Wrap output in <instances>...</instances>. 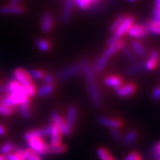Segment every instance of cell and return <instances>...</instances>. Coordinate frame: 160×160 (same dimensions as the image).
<instances>
[{"instance_id":"cell-34","label":"cell","mask_w":160,"mask_h":160,"mask_svg":"<svg viewBox=\"0 0 160 160\" xmlns=\"http://www.w3.org/2000/svg\"><path fill=\"white\" fill-rule=\"evenodd\" d=\"M126 14H121L119 16H118V17L116 18L114 21L111 22V24H110V26H109V30L113 33L115 30L118 29L120 25H121V23L124 22V20L126 19Z\"/></svg>"},{"instance_id":"cell-35","label":"cell","mask_w":160,"mask_h":160,"mask_svg":"<svg viewBox=\"0 0 160 160\" xmlns=\"http://www.w3.org/2000/svg\"><path fill=\"white\" fill-rule=\"evenodd\" d=\"M13 149H14V144L12 142H5L1 146L0 152H1V154L4 155V156H7L8 154L12 153Z\"/></svg>"},{"instance_id":"cell-50","label":"cell","mask_w":160,"mask_h":160,"mask_svg":"<svg viewBox=\"0 0 160 160\" xmlns=\"http://www.w3.org/2000/svg\"><path fill=\"white\" fill-rule=\"evenodd\" d=\"M0 86H2V85H1V83H0Z\"/></svg>"},{"instance_id":"cell-39","label":"cell","mask_w":160,"mask_h":160,"mask_svg":"<svg viewBox=\"0 0 160 160\" xmlns=\"http://www.w3.org/2000/svg\"><path fill=\"white\" fill-rule=\"evenodd\" d=\"M110 135L116 142H120L122 140V136L118 129H110Z\"/></svg>"},{"instance_id":"cell-33","label":"cell","mask_w":160,"mask_h":160,"mask_svg":"<svg viewBox=\"0 0 160 160\" xmlns=\"http://www.w3.org/2000/svg\"><path fill=\"white\" fill-rule=\"evenodd\" d=\"M151 20L160 23V0H154V6L152 9Z\"/></svg>"},{"instance_id":"cell-41","label":"cell","mask_w":160,"mask_h":160,"mask_svg":"<svg viewBox=\"0 0 160 160\" xmlns=\"http://www.w3.org/2000/svg\"><path fill=\"white\" fill-rule=\"evenodd\" d=\"M153 155L155 159L160 160V142H157L153 147Z\"/></svg>"},{"instance_id":"cell-5","label":"cell","mask_w":160,"mask_h":160,"mask_svg":"<svg viewBox=\"0 0 160 160\" xmlns=\"http://www.w3.org/2000/svg\"><path fill=\"white\" fill-rule=\"evenodd\" d=\"M80 73H81V68L79 64H72L61 69L56 75V78L60 81H66L77 77Z\"/></svg>"},{"instance_id":"cell-45","label":"cell","mask_w":160,"mask_h":160,"mask_svg":"<svg viewBox=\"0 0 160 160\" xmlns=\"http://www.w3.org/2000/svg\"><path fill=\"white\" fill-rule=\"evenodd\" d=\"M22 0H8L9 5H20Z\"/></svg>"},{"instance_id":"cell-1","label":"cell","mask_w":160,"mask_h":160,"mask_svg":"<svg viewBox=\"0 0 160 160\" xmlns=\"http://www.w3.org/2000/svg\"><path fill=\"white\" fill-rule=\"evenodd\" d=\"M79 65L81 68V72L83 73L84 78L86 79L87 90H88V93H89L92 103L95 107H100L102 105V95H101L99 86L96 83L95 73L93 72L92 66L90 64L89 61L86 59H83Z\"/></svg>"},{"instance_id":"cell-23","label":"cell","mask_w":160,"mask_h":160,"mask_svg":"<svg viewBox=\"0 0 160 160\" xmlns=\"http://www.w3.org/2000/svg\"><path fill=\"white\" fill-rule=\"evenodd\" d=\"M35 46L37 47L38 50L43 52H46L50 51L52 47L51 42L49 40L46 39V38H38L36 40Z\"/></svg>"},{"instance_id":"cell-10","label":"cell","mask_w":160,"mask_h":160,"mask_svg":"<svg viewBox=\"0 0 160 160\" xmlns=\"http://www.w3.org/2000/svg\"><path fill=\"white\" fill-rule=\"evenodd\" d=\"M74 0H65L62 6V10L61 13V22L62 24H68L70 22L72 13L75 8Z\"/></svg>"},{"instance_id":"cell-3","label":"cell","mask_w":160,"mask_h":160,"mask_svg":"<svg viewBox=\"0 0 160 160\" xmlns=\"http://www.w3.org/2000/svg\"><path fill=\"white\" fill-rule=\"evenodd\" d=\"M134 23V18L132 15H126V19L124 20V22L121 23L119 27L113 32L112 36L109 38L107 41V46H109L111 44H114L117 41L122 39V38L127 34L128 30L130 29L132 24Z\"/></svg>"},{"instance_id":"cell-37","label":"cell","mask_w":160,"mask_h":160,"mask_svg":"<svg viewBox=\"0 0 160 160\" xmlns=\"http://www.w3.org/2000/svg\"><path fill=\"white\" fill-rule=\"evenodd\" d=\"M13 113V109L6 107L5 105H3L2 103H0V116H11Z\"/></svg>"},{"instance_id":"cell-8","label":"cell","mask_w":160,"mask_h":160,"mask_svg":"<svg viewBox=\"0 0 160 160\" xmlns=\"http://www.w3.org/2000/svg\"><path fill=\"white\" fill-rule=\"evenodd\" d=\"M46 129L47 136H49L50 138V145L54 146V145H58L62 143V134L61 129L56 125L51 123L47 127H46Z\"/></svg>"},{"instance_id":"cell-12","label":"cell","mask_w":160,"mask_h":160,"mask_svg":"<svg viewBox=\"0 0 160 160\" xmlns=\"http://www.w3.org/2000/svg\"><path fill=\"white\" fill-rule=\"evenodd\" d=\"M51 123L56 125L61 129L62 135H69L71 133V132H72V129L66 124V122L62 118V117L60 114L56 113V112L52 113Z\"/></svg>"},{"instance_id":"cell-9","label":"cell","mask_w":160,"mask_h":160,"mask_svg":"<svg viewBox=\"0 0 160 160\" xmlns=\"http://www.w3.org/2000/svg\"><path fill=\"white\" fill-rule=\"evenodd\" d=\"M6 93H12L14 95H17L20 97L24 98H29L28 95L26 90L24 89L21 84H19L17 81H15L14 79L10 80L7 84L6 85Z\"/></svg>"},{"instance_id":"cell-16","label":"cell","mask_w":160,"mask_h":160,"mask_svg":"<svg viewBox=\"0 0 160 160\" xmlns=\"http://www.w3.org/2000/svg\"><path fill=\"white\" fill-rule=\"evenodd\" d=\"M98 122L102 126L109 127L110 129H118L122 126V122L119 119L110 118L108 117H100L98 118Z\"/></svg>"},{"instance_id":"cell-48","label":"cell","mask_w":160,"mask_h":160,"mask_svg":"<svg viewBox=\"0 0 160 160\" xmlns=\"http://www.w3.org/2000/svg\"><path fill=\"white\" fill-rule=\"evenodd\" d=\"M127 1H129V2H135L136 0H127Z\"/></svg>"},{"instance_id":"cell-36","label":"cell","mask_w":160,"mask_h":160,"mask_svg":"<svg viewBox=\"0 0 160 160\" xmlns=\"http://www.w3.org/2000/svg\"><path fill=\"white\" fill-rule=\"evenodd\" d=\"M28 73H29V77L31 78V79H34V80L42 79V78H43V77H44V75H45L44 71L39 69H30V70L28 71Z\"/></svg>"},{"instance_id":"cell-47","label":"cell","mask_w":160,"mask_h":160,"mask_svg":"<svg viewBox=\"0 0 160 160\" xmlns=\"http://www.w3.org/2000/svg\"><path fill=\"white\" fill-rule=\"evenodd\" d=\"M0 160H6V156H4V155L0 154Z\"/></svg>"},{"instance_id":"cell-30","label":"cell","mask_w":160,"mask_h":160,"mask_svg":"<svg viewBox=\"0 0 160 160\" xmlns=\"http://www.w3.org/2000/svg\"><path fill=\"white\" fill-rule=\"evenodd\" d=\"M19 110L20 113L22 116V118H29L31 115V111H30V102L29 101H27L25 102L22 103L19 106Z\"/></svg>"},{"instance_id":"cell-19","label":"cell","mask_w":160,"mask_h":160,"mask_svg":"<svg viewBox=\"0 0 160 160\" xmlns=\"http://www.w3.org/2000/svg\"><path fill=\"white\" fill-rule=\"evenodd\" d=\"M104 84L105 86L110 87V88H114L117 89L118 88L119 86L123 85V80L120 78L119 76H117V75H110L105 78L104 79Z\"/></svg>"},{"instance_id":"cell-2","label":"cell","mask_w":160,"mask_h":160,"mask_svg":"<svg viewBox=\"0 0 160 160\" xmlns=\"http://www.w3.org/2000/svg\"><path fill=\"white\" fill-rule=\"evenodd\" d=\"M12 79L17 81L19 84H21L24 87L29 98L35 96L37 92V88L31 78L29 77L28 70H25L22 68H17L12 72Z\"/></svg>"},{"instance_id":"cell-43","label":"cell","mask_w":160,"mask_h":160,"mask_svg":"<svg viewBox=\"0 0 160 160\" xmlns=\"http://www.w3.org/2000/svg\"><path fill=\"white\" fill-rule=\"evenodd\" d=\"M140 158H141L140 155L138 154L137 152H135V151H132V152L127 155L124 160H139Z\"/></svg>"},{"instance_id":"cell-18","label":"cell","mask_w":160,"mask_h":160,"mask_svg":"<svg viewBox=\"0 0 160 160\" xmlns=\"http://www.w3.org/2000/svg\"><path fill=\"white\" fill-rule=\"evenodd\" d=\"M109 57H107V56L104 55L103 53L102 55H100V56L98 57L97 60H96L95 63L93 64V66H92L93 72H94L95 74H99V73L102 72L103 69L106 68L107 64L109 62Z\"/></svg>"},{"instance_id":"cell-7","label":"cell","mask_w":160,"mask_h":160,"mask_svg":"<svg viewBox=\"0 0 160 160\" xmlns=\"http://www.w3.org/2000/svg\"><path fill=\"white\" fill-rule=\"evenodd\" d=\"M160 62V52L158 49H153L148 53V59L146 62H143L144 70L152 71L154 70L159 64Z\"/></svg>"},{"instance_id":"cell-26","label":"cell","mask_w":160,"mask_h":160,"mask_svg":"<svg viewBox=\"0 0 160 160\" xmlns=\"http://www.w3.org/2000/svg\"><path fill=\"white\" fill-rule=\"evenodd\" d=\"M101 0H74L75 6L81 11H86L92 5Z\"/></svg>"},{"instance_id":"cell-24","label":"cell","mask_w":160,"mask_h":160,"mask_svg":"<svg viewBox=\"0 0 160 160\" xmlns=\"http://www.w3.org/2000/svg\"><path fill=\"white\" fill-rule=\"evenodd\" d=\"M54 90V87L52 85H47L44 84L43 86H41L39 88L37 89L36 94H38L40 97H46L48 95H50L52 93V92Z\"/></svg>"},{"instance_id":"cell-15","label":"cell","mask_w":160,"mask_h":160,"mask_svg":"<svg viewBox=\"0 0 160 160\" xmlns=\"http://www.w3.org/2000/svg\"><path fill=\"white\" fill-rule=\"evenodd\" d=\"M130 47H131L132 52L135 53L136 56H139V57L141 58H144L148 55V51H147L146 47L139 40H132L131 42Z\"/></svg>"},{"instance_id":"cell-11","label":"cell","mask_w":160,"mask_h":160,"mask_svg":"<svg viewBox=\"0 0 160 160\" xmlns=\"http://www.w3.org/2000/svg\"><path fill=\"white\" fill-rule=\"evenodd\" d=\"M54 26V18L52 13L50 12H45L40 21V29L44 33H49Z\"/></svg>"},{"instance_id":"cell-14","label":"cell","mask_w":160,"mask_h":160,"mask_svg":"<svg viewBox=\"0 0 160 160\" xmlns=\"http://www.w3.org/2000/svg\"><path fill=\"white\" fill-rule=\"evenodd\" d=\"M137 87L136 85L133 83H128V84H125L119 86L118 88L116 89V93L118 96L121 98H127L131 96L132 94H133L135 91H136Z\"/></svg>"},{"instance_id":"cell-27","label":"cell","mask_w":160,"mask_h":160,"mask_svg":"<svg viewBox=\"0 0 160 160\" xmlns=\"http://www.w3.org/2000/svg\"><path fill=\"white\" fill-rule=\"evenodd\" d=\"M138 138V132L135 130H130L125 135V137L123 139V142L125 143L126 145L129 146L132 145L137 141Z\"/></svg>"},{"instance_id":"cell-20","label":"cell","mask_w":160,"mask_h":160,"mask_svg":"<svg viewBox=\"0 0 160 160\" xmlns=\"http://www.w3.org/2000/svg\"><path fill=\"white\" fill-rule=\"evenodd\" d=\"M77 118H78V109L75 106H70L68 109V111H67L65 122L71 129H73Z\"/></svg>"},{"instance_id":"cell-49","label":"cell","mask_w":160,"mask_h":160,"mask_svg":"<svg viewBox=\"0 0 160 160\" xmlns=\"http://www.w3.org/2000/svg\"><path fill=\"white\" fill-rule=\"evenodd\" d=\"M139 160H142V158H140V159H139Z\"/></svg>"},{"instance_id":"cell-29","label":"cell","mask_w":160,"mask_h":160,"mask_svg":"<svg viewBox=\"0 0 160 160\" xmlns=\"http://www.w3.org/2000/svg\"><path fill=\"white\" fill-rule=\"evenodd\" d=\"M6 160H25V149H18L6 156Z\"/></svg>"},{"instance_id":"cell-6","label":"cell","mask_w":160,"mask_h":160,"mask_svg":"<svg viewBox=\"0 0 160 160\" xmlns=\"http://www.w3.org/2000/svg\"><path fill=\"white\" fill-rule=\"evenodd\" d=\"M149 33L145 23H133L127 32V35L134 40L143 39Z\"/></svg>"},{"instance_id":"cell-31","label":"cell","mask_w":160,"mask_h":160,"mask_svg":"<svg viewBox=\"0 0 160 160\" xmlns=\"http://www.w3.org/2000/svg\"><path fill=\"white\" fill-rule=\"evenodd\" d=\"M96 155L100 160H115L110 152L105 148H99L96 151Z\"/></svg>"},{"instance_id":"cell-38","label":"cell","mask_w":160,"mask_h":160,"mask_svg":"<svg viewBox=\"0 0 160 160\" xmlns=\"http://www.w3.org/2000/svg\"><path fill=\"white\" fill-rule=\"evenodd\" d=\"M25 160H41L38 155L29 149H25Z\"/></svg>"},{"instance_id":"cell-40","label":"cell","mask_w":160,"mask_h":160,"mask_svg":"<svg viewBox=\"0 0 160 160\" xmlns=\"http://www.w3.org/2000/svg\"><path fill=\"white\" fill-rule=\"evenodd\" d=\"M43 81L45 82V84H47V85H52L53 82H54V77L52 74H49V73H45L44 77H43Z\"/></svg>"},{"instance_id":"cell-28","label":"cell","mask_w":160,"mask_h":160,"mask_svg":"<svg viewBox=\"0 0 160 160\" xmlns=\"http://www.w3.org/2000/svg\"><path fill=\"white\" fill-rule=\"evenodd\" d=\"M67 150V147L66 145H64L62 143L61 144H58V145H54V146H52L49 145L48 148H47V153H51V154H63L64 152H66Z\"/></svg>"},{"instance_id":"cell-21","label":"cell","mask_w":160,"mask_h":160,"mask_svg":"<svg viewBox=\"0 0 160 160\" xmlns=\"http://www.w3.org/2000/svg\"><path fill=\"white\" fill-rule=\"evenodd\" d=\"M142 70H144V65L143 62H134L131 65H129L126 69V74L128 76H133V75L139 74Z\"/></svg>"},{"instance_id":"cell-4","label":"cell","mask_w":160,"mask_h":160,"mask_svg":"<svg viewBox=\"0 0 160 160\" xmlns=\"http://www.w3.org/2000/svg\"><path fill=\"white\" fill-rule=\"evenodd\" d=\"M27 145L29 150L42 157L47 153L48 145L45 142L43 138H32L27 141Z\"/></svg>"},{"instance_id":"cell-22","label":"cell","mask_w":160,"mask_h":160,"mask_svg":"<svg viewBox=\"0 0 160 160\" xmlns=\"http://www.w3.org/2000/svg\"><path fill=\"white\" fill-rule=\"evenodd\" d=\"M47 136L46 133V129L43 128V129H35V130H30V131L27 132L24 134V139L26 141H28L29 139L32 138H44Z\"/></svg>"},{"instance_id":"cell-44","label":"cell","mask_w":160,"mask_h":160,"mask_svg":"<svg viewBox=\"0 0 160 160\" xmlns=\"http://www.w3.org/2000/svg\"><path fill=\"white\" fill-rule=\"evenodd\" d=\"M6 133V129L2 124H0V136H4Z\"/></svg>"},{"instance_id":"cell-25","label":"cell","mask_w":160,"mask_h":160,"mask_svg":"<svg viewBox=\"0 0 160 160\" xmlns=\"http://www.w3.org/2000/svg\"><path fill=\"white\" fill-rule=\"evenodd\" d=\"M146 28L148 30V33L155 35V36H160V23L154 22L150 20L145 23Z\"/></svg>"},{"instance_id":"cell-17","label":"cell","mask_w":160,"mask_h":160,"mask_svg":"<svg viewBox=\"0 0 160 160\" xmlns=\"http://www.w3.org/2000/svg\"><path fill=\"white\" fill-rule=\"evenodd\" d=\"M126 46L125 42L122 39L117 41L114 44H111L109 46H107V48L105 49V51L103 52L104 55H106L107 57H112L113 55H115L118 52L121 51V49Z\"/></svg>"},{"instance_id":"cell-46","label":"cell","mask_w":160,"mask_h":160,"mask_svg":"<svg viewBox=\"0 0 160 160\" xmlns=\"http://www.w3.org/2000/svg\"><path fill=\"white\" fill-rule=\"evenodd\" d=\"M3 93H6V86H0V95Z\"/></svg>"},{"instance_id":"cell-13","label":"cell","mask_w":160,"mask_h":160,"mask_svg":"<svg viewBox=\"0 0 160 160\" xmlns=\"http://www.w3.org/2000/svg\"><path fill=\"white\" fill-rule=\"evenodd\" d=\"M25 12V8L21 5H6L0 6V15H21Z\"/></svg>"},{"instance_id":"cell-32","label":"cell","mask_w":160,"mask_h":160,"mask_svg":"<svg viewBox=\"0 0 160 160\" xmlns=\"http://www.w3.org/2000/svg\"><path fill=\"white\" fill-rule=\"evenodd\" d=\"M121 52H123V54L125 55V57H126L128 61H130L131 62H136V57H137V56H136L135 53L132 52V50L130 46H125L122 49H121Z\"/></svg>"},{"instance_id":"cell-42","label":"cell","mask_w":160,"mask_h":160,"mask_svg":"<svg viewBox=\"0 0 160 160\" xmlns=\"http://www.w3.org/2000/svg\"><path fill=\"white\" fill-rule=\"evenodd\" d=\"M151 98L154 101H160V86H157L151 92Z\"/></svg>"}]
</instances>
